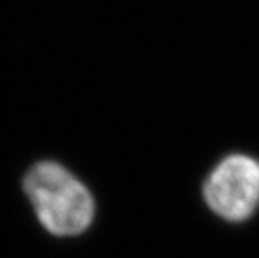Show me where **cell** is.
<instances>
[{
  "label": "cell",
  "mask_w": 259,
  "mask_h": 258,
  "mask_svg": "<svg viewBox=\"0 0 259 258\" xmlns=\"http://www.w3.org/2000/svg\"><path fill=\"white\" fill-rule=\"evenodd\" d=\"M39 223L56 237L85 232L95 218V201L87 187L58 162L44 160L23 179Z\"/></svg>",
  "instance_id": "1"
},
{
  "label": "cell",
  "mask_w": 259,
  "mask_h": 258,
  "mask_svg": "<svg viewBox=\"0 0 259 258\" xmlns=\"http://www.w3.org/2000/svg\"><path fill=\"white\" fill-rule=\"evenodd\" d=\"M203 198L227 221H244L259 205V160L231 154L213 168L203 185Z\"/></svg>",
  "instance_id": "2"
}]
</instances>
